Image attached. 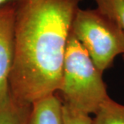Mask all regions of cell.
<instances>
[{"instance_id":"1","label":"cell","mask_w":124,"mask_h":124,"mask_svg":"<svg viewBox=\"0 0 124 124\" xmlns=\"http://www.w3.org/2000/svg\"><path fill=\"white\" fill-rule=\"evenodd\" d=\"M82 0H19L9 90L27 105L57 93L66 47Z\"/></svg>"},{"instance_id":"2","label":"cell","mask_w":124,"mask_h":124,"mask_svg":"<svg viewBox=\"0 0 124 124\" xmlns=\"http://www.w3.org/2000/svg\"><path fill=\"white\" fill-rule=\"evenodd\" d=\"M57 93L64 106L90 116L110 97L103 73L95 66L85 49L71 33Z\"/></svg>"},{"instance_id":"3","label":"cell","mask_w":124,"mask_h":124,"mask_svg":"<svg viewBox=\"0 0 124 124\" xmlns=\"http://www.w3.org/2000/svg\"><path fill=\"white\" fill-rule=\"evenodd\" d=\"M71 34L103 73L113 66L117 56L124 53V33L119 23L98 7H79L72 23Z\"/></svg>"},{"instance_id":"4","label":"cell","mask_w":124,"mask_h":124,"mask_svg":"<svg viewBox=\"0 0 124 124\" xmlns=\"http://www.w3.org/2000/svg\"><path fill=\"white\" fill-rule=\"evenodd\" d=\"M17 1L0 7V99L9 93V78L14 56Z\"/></svg>"},{"instance_id":"5","label":"cell","mask_w":124,"mask_h":124,"mask_svg":"<svg viewBox=\"0 0 124 124\" xmlns=\"http://www.w3.org/2000/svg\"><path fill=\"white\" fill-rule=\"evenodd\" d=\"M27 124H64L59 94H51L32 103Z\"/></svg>"},{"instance_id":"6","label":"cell","mask_w":124,"mask_h":124,"mask_svg":"<svg viewBox=\"0 0 124 124\" xmlns=\"http://www.w3.org/2000/svg\"><path fill=\"white\" fill-rule=\"evenodd\" d=\"M31 105L17 101L9 93L0 99V124H27Z\"/></svg>"},{"instance_id":"7","label":"cell","mask_w":124,"mask_h":124,"mask_svg":"<svg viewBox=\"0 0 124 124\" xmlns=\"http://www.w3.org/2000/svg\"><path fill=\"white\" fill-rule=\"evenodd\" d=\"M92 124H124V105L109 97L93 115Z\"/></svg>"},{"instance_id":"8","label":"cell","mask_w":124,"mask_h":124,"mask_svg":"<svg viewBox=\"0 0 124 124\" xmlns=\"http://www.w3.org/2000/svg\"><path fill=\"white\" fill-rule=\"evenodd\" d=\"M97 7L117 19L124 33V0H94ZM124 61V53L122 55Z\"/></svg>"},{"instance_id":"9","label":"cell","mask_w":124,"mask_h":124,"mask_svg":"<svg viewBox=\"0 0 124 124\" xmlns=\"http://www.w3.org/2000/svg\"><path fill=\"white\" fill-rule=\"evenodd\" d=\"M63 118L64 124H92V118L90 115L73 110L64 105Z\"/></svg>"},{"instance_id":"10","label":"cell","mask_w":124,"mask_h":124,"mask_svg":"<svg viewBox=\"0 0 124 124\" xmlns=\"http://www.w3.org/2000/svg\"><path fill=\"white\" fill-rule=\"evenodd\" d=\"M12 1H19V0H0V7L2 6L5 3H7V2H12Z\"/></svg>"}]
</instances>
